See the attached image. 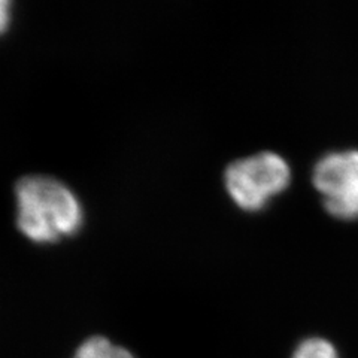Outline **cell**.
<instances>
[{
	"instance_id": "6",
	"label": "cell",
	"mask_w": 358,
	"mask_h": 358,
	"mask_svg": "<svg viewBox=\"0 0 358 358\" xmlns=\"http://www.w3.org/2000/svg\"><path fill=\"white\" fill-rule=\"evenodd\" d=\"M13 20V3L9 0H0V35H3Z\"/></svg>"
},
{
	"instance_id": "2",
	"label": "cell",
	"mask_w": 358,
	"mask_h": 358,
	"mask_svg": "<svg viewBox=\"0 0 358 358\" xmlns=\"http://www.w3.org/2000/svg\"><path fill=\"white\" fill-rule=\"evenodd\" d=\"M291 181L288 163L275 152H259L227 166L224 184L230 199L246 212L262 210Z\"/></svg>"
},
{
	"instance_id": "5",
	"label": "cell",
	"mask_w": 358,
	"mask_h": 358,
	"mask_svg": "<svg viewBox=\"0 0 358 358\" xmlns=\"http://www.w3.org/2000/svg\"><path fill=\"white\" fill-rule=\"evenodd\" d=\"M293 358H339V354L329 341L310 338L297 346Z\"/></svg>"
},
{
	"instance_id": "1",
	"label": "cell",
	"mask_w": 358,
	"mask_h": 358,
	"mask_svg": "<svg viewBox=\"0 0 358 358\" xmlns=\"http://www.w3.org/2000/svg\"><path fill=\"white\" fill-rule=\"evenodd\" d=\"M15 222L35 243L71 238L84 224V208L73 189L48 175H27L15 184Z\"/></svg>"
},
{
	"instance_id": "3",
	"label": "cell",
	"mask_w": 358,
	"mask_h": 358,
	"mask_svg": "<svg viewBox=\"0 0 358 358\" xmlns=\"http://www.w3.org/2000/svg\"><path fill=\"white\" fill-rule=\"evenodd\" d=\"M312 178L329 214L342 220L358 218V151L324 155L313 167Z\"/></svg>"
},
{
	"instance_id": "4",
	"label": "cell",
	"mask_w": 358,
	"mask_h": 358,
	"mask_svg": "<svg viewBox=\"0 0 358 358\" xmlns=\"http://www.w3.org/2000/svg\"><path fill=\"white\" fill-rule=\"evenodd\" d=\"M73 358H134V355L102 336H93L76 350Z\"/></svg>"
}]
</instances>
